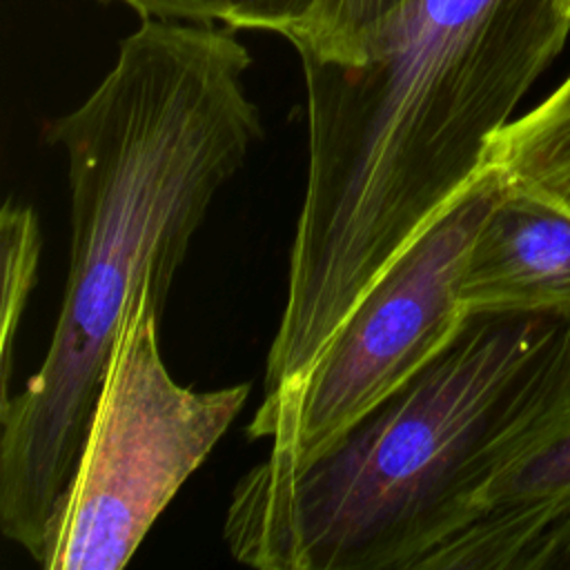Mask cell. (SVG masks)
I'll use <instances>...</instances> for the list:
<instances>
[{
	"mask_svg": "<svg viewBox=\"0 0 570 570\" xmlns=\"http://www.w3.org/2000/svg\"><path fill=\"white\" fill-rule=\"evenodd\" d=\"M570 503V407L483 494L479 514L419 570H512L530 534Z\"/></svg>",
	"mask_w": 570,
	"mask_h": 570,
	"instance_id": "52a82bcc",
	"label": "cell"
},
{
	"mask_svg": "<svg viewBox=\"0 0 570 570\" xmlns=\"http://www.w3.org/2000/svg\"><path fill=\"white\" fill-rule=\"evenodd\" d=\"M563 4H566V9L570 11V0H563Z\"/></svg>",
	"mask_w": 570,
	"mask_h": 570,
	"instance_id": "5bb4252c",
	"label": "cell"
},
{
	"mask_svg": "<svg viewBox=\"0 0 570 570\" xmlns=\"http://www.w3.org/2000/svg\"><path fill=\"white\" fill-rule=\"evenodd\" d=\"M503 187L492 163L390 265L294 385L261 401L247 436L269 454L309 461L403 387L459 332L472 240Z\"/></svg>",
	"mask_w": 570,
	"mask_h": 570,
	"instance_id": "5b68a950",
	"label": "cell"
},
{
	"mask_svg": "<svg viewBox=\"0 0 570 570\" xmlns=\"http://www.w3.org/2000/svg\"><path fill=\"white\" fill-rule=\"evenodd\" d=\"M463 312L570 314V209L503 176L472 240Z\"/></svg>",
	"mask_w": 570,
	"mask_h": 570,
	"instance_id": "8992f818",
	"label": "cell"
},
{
	"mask_svg": "<svg viewBox=\"0 0 570 570\" xmlns=\"http://www.w3.org/2000/svg\"><path fill=\"white\" fill-rule=\"evenodd\" d=\"M512 570H570V503L530 534Z\"/></svg>",
	"mask_w": 570,
	"mask_h": 570,
	"instance_id": "7c38bea8",
	"label": "cell"
},
{
	"mask_svg": "<svg viewBox=\"0 0 570 570\" xmlns=\"http://www.w3.org/2000/svg\"><path fill=\"white\" fill-rule=\"evenodd\" d=\"M568 407L570 314H465L425 367L327 450L249 468L223 539L261 570H419Z\"/></svg>",
	"mask_w": 570,
	"mask_h": 570,
	"instance_id": "3957f363",
	"label": "cell"
},
{
	"mask_svg": "<svg viewBox=\"0 0 570 570\" xmlns=\"http://www.w3.org/2000/svg\"><path fill=\"white\" fill-rule=\"evenodd\" d=\"M405 0H318L309 16L296 24L285 38L298 56H330L390 13Z\"/></svg>",
	"mask_w": 570,
	"mask_h": 570,
	"instance_id": "30bf717a",
	"label": "cell"
},
{
	"mask_svg": "<svg viewBox=\"0 0 570 570\" xmlns=\"http://www.w3.org/2000/svg\"><path fill=\"white\" fill-rule=\"evenodd\" d=\"M165 303L147 283L116 334L76 470L36 561L49 570L127 566L247 403L249 383L198 392L174 381L158 343Z\"/></svg>",
	"mask_w": 570,
	"mask_h": 570,
	"instance_id": "277c9868",
	"label": "cell"
},
{
	"mask_svg": "<svg viewBox=\"0 0 570 570\" xmlns=\"http://www.w3.org/2000/svg\"><path fill=\"white\" fill-rule=\"evenodd\" d=\"M2 247V350H0V407L11 401V379L18 347V332L38 281L40 223L31 205L9 196L0 212Z\"/></svg>",
	"mask_w": 570,
	"mask_h": 570,
	"instance_id": "9c48e42d",
	"label": "cell"
},
{
	"mask_svg": "<svg viewBox=\"0 0 570 570\" xmlns=\"http://www.w3.org/2000/svg\"><path fill=\"white\" fill-rule=\"evenodd\" d=\"M98 2L125 4L140 18L223 24L227 16V0H98Z\"/></svg>",
	"mask_w": 570,
	"mask_h": 570,
	"instance_id": "4fadbf2b",
	"label": "cell"
},
{
	"mask_svg": "<svg viewBox=\"0 0 570 570\" xmlns=\"http://www.w3.org/2000/svg\"><path fill=\"white\" fill-rule=\"evenodd\" d=\"M236 29L142 18L114 67L45 134L65 154L69 265L40 367L0 407V528L38 561L134 296L167 301L216 194L263 138Z\"/></svg>",
	"mask_w": 570,
	"mask_h": 570,
	"instance_id": "6da1fadb",
	"label": "cell"
},
{
	"mask_svg": "<svg viewBox=\"0 0 570 570\" xmlns=\"http://www.w3.org/2000/svg\"><path fill=\"white\" fill-rule=\"evenodd\" d=\"M318 0H227L223 24L236 31H272L285 38L301 24Z\"/></svg>",
	"mask_w": 570,
	"mask_h": 570,
	"instance_id": "8fae6325",
	"label": "cell"
},
{
	"mask_svg": "<svg viewBox=\"0 0 570 570\" xmlns=\"http://www.w3.org/2000/svg\"><path fill=\"white\" fill-rule=\"evenodd\" d=\"M570 33L563 0H405L330 56H298L307 180L283 318L332 338L485 169Z\"/></svg>",
	"mask_w": 570,
	"mask_h": 570,
	"instance_id": "7a4b0ae2",
	"label": "cell"
},
{
	"mask_svg": "<svg viewBox=\"0 0 570 570\" xmlns=\"http://www.w3.org/2000/svg\"><path fill=\"white\" fill-rule=\"evenodd\" d=\"M488 163L505 180L570 209V76L494 136Z\"/></svg>",
	"mask_w": 570,
	"mask_h": 570,
	"instance_id": "ba28073f",
	"label": "cell"
}]
</instances>
